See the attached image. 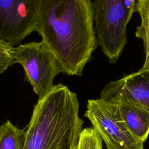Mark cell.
I'll return each mask as SVG.
<instances>
[{
    "mask_svg": "<svg viewBox=\"0 0 149 149\" xmlns=\"http://www.w3.org/2000/svg\"><path fill=\"white\" fill-rule=\"evenodd\" d=\"M26 135V129L7 120L0 127V149H24Z\"/></svg>",
    "mask_w": 149,
    "mask_h": 149,
    "instance_id": "10",
    "label": "cell"
},
{
    "mask_svg": "<svg viewBox=\"0 0 149 149\" xmlns=\"http://www.w3.org/2000/svg\"><path fill=\"white\" fill-rule=\"evenodd\" d=\"M14 45L9 41L0 38V73L5 72L10 66L16 63L12 54Z\"/></svg>",
    "mask_w": 149,
    "mask_h": 149,
    "instance_id": "12",
    "label": "cell"
},
{
    "mask_svg": "<svg viewBox=\"0 0 149 149\" xmlns=\"http://www.w3.org/2000/svg\"><path fill=\"white\" fill-rule=\"evenodd\" d=\"M100 98L113 102L134 104L149 110V69L141 68L107 83Z\"/></svg>",
    "mask_w": 149,
    "mask_h": 149,
    "instance_id": "7",
    "label": "cell"
},
{
    "mask_svg": "<svg viewBox=\"0 0 149 149\" xmlns=\"http://www.w3.org/2000/svg\"><path fill=\"white\" fill-rule=\"evenodd\" d=\"M36 31L63 73L83 75L98 45L91 0H42Z\"/></svg>",
    "mask_w": 149,
    "mask_h": 149,
    "instance_id": "1",
    "label": "cell"
},
{
    "mask_svg": "<svg viewBox=\"0 0 149 149\" xmlns=\"http://www.w3.org/2000/svg\"><path fill=\"white\" fill-rule=\"evenodd\" d=\"M120 115L131 132L144 143L149 136V110L132 103H118Z\"/></svg>",
    "mask_w": 149,
    "mask_h": 149,
    "instance_id": "8",
    "label": "cell"
},
{
    "mask_svg": "<svg viewBox=\"0 0 149 149\" xmlns=\"http://www.w3.org/2000/svg\"><path fill=\"white\" fill-rule=\"evenodd\" d=\"M42 0H0V38L19 45L36 31Z\"/></svg>",
    "mask_w": 149,
    "mask_h": 149,
    "instance_id": "6",
    "label": "cell"
},
{
    "mask_svg": "<svg viewBox=\"0 0 149 149\" xmlns=\"http://www.w3.org/2000/svg\"><path fill=\"white\" fill-rule=\"evenodd\" d=\"M136 0H93L98 45L110 63H115L127 43V25L135 12Z\"/></svg>",
    "mask_w": 149,
    "mask_h": 149,
    "instance_id": "3",
    "label": "cell"
},
{
    "mask_svg": "<svg viewBox=\"0 0 149 149\" xmlns=\"http://www.w3.org/2000/svg\"><path fill=\"white\" fill-rule=\"evenodd\" d=\"M83 125L76 94L55 85L34 106L24 149H77Z\"/></svg>",
    "mask_w": 149,
    "mask_h": 149,
    "instance_id": "2",
    "label": "cell"
},
{
    "mask_svg": "<svg viewBox=\"0 0 149 149\" xmlns=\"http://www.w3.org/2000/svg\"><path fill=\"white\" fill-rule=\"evenodd\" d=\"M77 149H102V140L94 128H84Z\"/></svg>",
    "mask_w": 149,
    "mask_h": 149,
    "instance_id": "11",
    "label": "cell"
},
{
    "mask_svg": "<svg viewBox=\"0 0 149 149\" xmlns=\"http://www.w3.org/2000/svg\"><path fill=\"white\" fill-rule=\"evenodd\" d=\"M12 54L16 63L24 69L26 79L38 99L51 91L55 77L63 73L55 56L42 40L13 47Z\"/></svg>",
    "mask_w": 149,
    "mask_h": 149,
    "instance_id": "5",
    "label": "cell"
},
{
    "mask_svg": "<svg viewBox=\"0 0 149 149\" xmlns=\"http://www.w3.org/2000/svg\"><path fill=\"white\" fill-rule=\"evenodd\" d=\"M135 12L140 17V23L137 27L135 36L142 40L144 51V62L142 68L149 69V0H137Z\"/></svg>",
    "mask_w": 149,
    "mask_h": 149,
    "instance_id": "9",
    "label": "cell"
},
{
    "mask_svg": "<svg viewBox=\"0 0 149 149\" xmlns=\"http://www.w3.org/2000/svg\"><path fill=\"white\" fill-rule=\"evenodd\" d=\"M84 116L100 135L107 149H144V142L126 126L118 103L100 98L89 99Z\"/></svg>",
    "mask_w": 149,
    "mask_h": 149,
    "instance_id": "4",
    "label": "cell"
}]
</instances>
